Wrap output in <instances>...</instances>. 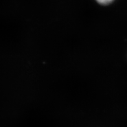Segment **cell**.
Returning a JSON list of instances; mask_svg holds the SVG:
<instances>
[{"label":"cell","mask_w":127,"mask_h":127,"mask_svg":"<svg viewBox=\"0 0 127 127\" xmlns=\"http://www.w3.org/2000/svg\"><path fill=\"white\" fill-rule=\"evenodd\" d=\"M96 1L101 5H108L111 3L114 0H96Z\"/></svg>","instance_id":"cell-1"}]
</instances>
